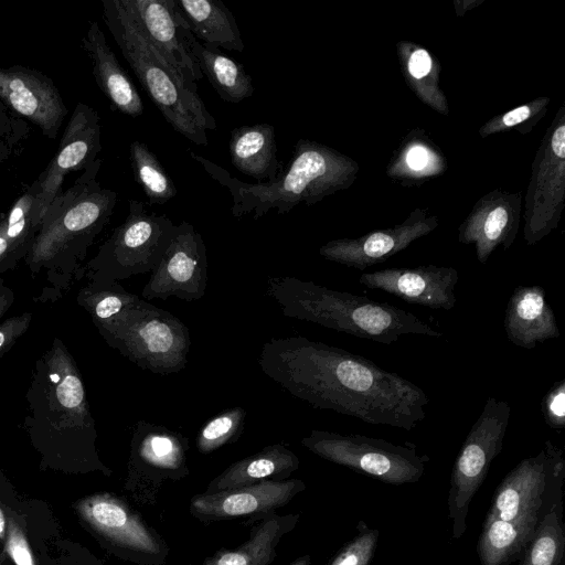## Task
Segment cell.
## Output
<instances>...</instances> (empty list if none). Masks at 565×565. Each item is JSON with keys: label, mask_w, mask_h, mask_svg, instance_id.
<instances>
[{"label": "cell", "mask_w": 565, "mask_h": 565, "mask_svg": "<svg viewBox=\"0 0 565 565\" xmlns=\"http://www.w3.org/2000/svg\"><path fill=\"white\" fill-rule=\"evenodd\" d=\"M103 20L138 82L167 122L199 146H207V130L216 120L203 100L163 60L138 29L120 0H103Z\"/></svg>", "instance_id": "3957f363"}, {"label": "cell", "mask_w": 565, "mask_h": 565, "mask_svg": "<svg viewBox=\"0 0 565 565\" xmlns=\"http://www.w3.org/2000/svg\"><path fill=\"white\" fill-rule=\"evenodd\" d=\"M135 181L148 198V204H164L175 196L177 188L148 145L135 140L129 146Z\"/></svg>", "instance_id": "83f0119b"}, {"label": "cell", "mask_w": 565, "mask_h": 565, "mask_svg": "<svg viewBox=\"0 0 565 565\" xmlns=\"http://www.w3.org/2000/svg\"><path fill=\"white\" fill-rule=\"evenodd\" d=\"M541 409L545 423L553 429L565 426V380L556 381L543 396Z\"/></svg>", "instance_id": "d6a6232c"}, {"label": "cell", "mask_w": 565, "mask_h": 565, "mask_svg": "<svg viewBox=\"0 0 565 565\" xmlns=\"http://www.w3.org/2000/svg\"><path fill=\"white\" fill-rule=\"evenodd\" d=\"M177 225L167 215L148 212L130 200L126 220L100 246L88 266L94 282H107L151 273L169 246Z\"/></svg>", "instance_id": "52a82bcc"}, {"label": "cell", "mask_w": 565, "mask_h": 565, "mask_svg": "<svg viewBox=\"0 0 565 565\" xmlns=\"http://www.w3.org/2000/svg\"><path fill=\"white\" fill-rule=\"evenodd\" d=\"M299 514L270 513L250 529L249 537L238 547L221 550L204 559L203 565H269L277 556L282 536L295 529Z\"/></svg>", "instance_id": "603a6c76"}, {"label": "cell", "mask_w": 565, "mask_h": 565, "mask_svg": "<svg viewBox=\"0 0 565 565\" xmlns=\"http://www.w3.org/2000/svg\"><path fill=\"white\" fill-rule=\"evenodd\" d=\"M530 116V108L527 106L518 107L509 113H507L502 121L505 126H514L524 121Z\"/></svg>", "instance_id": "ab89813d"}, {"label": "cell", "mask_w": 565, "mask_h": 565, "mask_svg": "<svg viewBox=\"0 0 565 565\" xmlns=\"http://www.w3.org/2000/svg\"><path fill=\"white\" fill-rule=\"evenodd\" d=\"M245 418L246 411L238 406L224 409L210 418L196 435L198 450L207 455L226 444L236 441L243 433Z\"/></svg>", "instance_id": "4dcf8cb0"}, {"label": "cell", "mask_w": 565, "mask_h": 565, "mask_svg": "<svg viewBox=\"0 0 565 565\" xmlns=\"http://www.w3.org/2000/svg\"><path fill=\"white\" fill-rule=\"evenodd\" d=\"M306 489L299 479L267 480L214 493H200L190 501V513L202 522L258 518L274 513Z\"/></svg>", "instance_id": "5bb4252c"}, {"label": "cell", "mask_w": 565, "mask_h": 565, "mask_svg": "<svg viewBox=\"0 0 565 565\" xmlns=\"http://www.w3.org/2000/svg\"><path fill=\"white\" fill-rule=\"evenodd\" d=\"M267 294L288 318L383 344L396 342L405 334L443 337V332L414 313L388 302L333 290L296 277H268Z\"/></svg>", "instance_id": "7a4b0ae2"}, {"label": "cell", "mask_w": 565, "mask_h": 565, "mask_svg": "<svg viewBox=\"0 0 565 565\" xmlns=\"http://www.w3.org/2000/svg\"><path fill=\"white\" fill-rule=\"evenodd\" d=\"M537 523L539 520L484 519L477 544L481 565H510L520 561Z\"/></svg>", "instance_id": "484cf974"}, {"label": "cell", "mask_w": 565, "mask_h": 565, "mask_svg": "<svg viewBox=\"0 0 565 565\" xmlns=\"http://www.w3.org/2000/svg\"><path fill=\"white\" fill-rule=\"evenodd\" d=\"M260 370L295 397L372 425L412 430L429 398L415 383L365 356L300 335L271 338Z\"/></svg>", "instance_id": "6da1fadb"}, {"label": "cell", "mask_w": 565, "mask_h": 565, "mask_svg": "<svg viewBox=\"0 0 565 565\" xmlns=\"http://www.w3.org/2000/svg\"><path fill=\"white\" fill-rule=\"evenodd\" d=\"M89 524L118 546L141 557L142 563L164 558L166 545L159 535L127 504L110 495H95L81 504Z\"/></svg>", "instance_id": "e0dca14e"}, {"label": "cell", "mask_w": 565, "mask_h": 565, "mask_svg": "<svg viewBox=\"0 0 565 565\" xmlns=\"http://www.w3.org/2000/svg\"><path fill=\"white\" fill-rule=\"evenodd\" d=\"M301 444L328 461L392 486L417 482L430 460L427 455L418 454L414 445H397L360 434L313 429Z\"/></svg>", "instance_id": "ba28073f"}, {"label": "cell", "mask_w": 565, "mask_h": 565, "mask_svg": "<svg viewBox=\"0 0 565 565\" xmlns=\"http://www.w3.org/2000/svg\"><path fill=\"white\" fill-rule=\"evenodd\" d=\"M288 565H311L310 555H302Z\"/></svg>", "instance_id": "b9f144b4"}, {"label": "cell", "mask_w": 565, "mask_h": 565, "mask_svg": "<svg viewBox=\"0 0 565 565\" xmlns=\"http://www.w3.org/2000/svg\"><path fill=\"white\" fill-rule=\"evenodd\" d=\"M406 161L412 169L419 170L427 163V152L422 147H415L408 151Z\"/></svg>", "instance_id": "74e56055"}, {"label": "cell", "mask_w": 565, "mask_h": 565, "mask_svg": "<svg viewBox=\"0 0 565 565\" xmlns=\"http://www.w3.org/2000/svg\"><path fill=\"white\" fill-rule=\"evenodd\" d=\"M185 36L203 76L224 102L239 103L252 96L253 79L241 63L224 55L218 47L198 41L188 28Z\"/></svg>", "instance_id": "d4e9b609"}, {"label": "cell", "mask_w": 565, "mask_h": 565, "mask_svg": "<svg viewBox=\"0 0 565 565\" xmlns=\"http://www.w3.org/2000/svg\"><path fill=\"white\" fill-rule=\"evenodd\" d=\"M503 328L511 343L529 350L561 335L555 313L539 285L515 287L504 310Z\"/></svg>", "instance_id": "d6986e66"}, {"label": "cell", "mask_w": 565, "mask_h": 565, "mask_svg": "<svg viewBox=\"0 0 565 565\" xmlns=\"http://www.w3.org/2000/svg\"><path fill=\"white\" fill-rule=\"evenodd\" d=\"M228 150L232 164L257 182H273L282 171L277 157L275 129L262 122L231 131Z\"/></svg>", "instance_id": "44dd1931"}, {"label": "cell", "mask_w": 565, "mask_h": 565, "mask_svg": "<svg viewBox=\"0 0 565 565\" xmlns=\"http://www.w3.org/2000/svg\"><path fill=\"white\" fill-rule=\"evenodd\" d=\"M511 416L504 399L489 397L471 426L452 466L448 492L451 537L460 539L467 530L470 503L483 483L490 465L501 452Z\"/></svg>", "instance_id": "9c48e42d"}, {"label": "cell", "mask_w": 565, "mask_h": 565, "mask_svg": "<svg viewBox=\"0 0 565 565\" xmlns=\"http://www.w3.org/2000/svg\"><path fill=\"white\" fill-rule=\"evenodd\" d=\"M431 60L426 51L417 50L412 54L408 63V68L414 77H424L429 72Z\"/></svg>", "instance_id": "d590c367"}, {"label": "cell", "mask_w": 565, "mask_h": 565, "mask_svg": "<svg viewBox=\"0 0 565 565\" xmlns=\"http://www.w3.org/2000/svg\"><path fill=\"white\" fill-rule=\"evenodd\" d=\"M551 146L554 154L565 159V126L561 125L553 134Z\"/></svg>", "instance_id": "f35d334b"}, {"label": "cell", "mask_w": 565, "mask_h": 565, "mask_svg": "<svg viewBox=\"0 0 565 565\" xmlns=\"http://www.w3.org/2000/svg\"><path fill=\"white\" fill-rule=\"evenodd\" d=\"M358 533L342 546L329 565H369L374 556L380 531L371 529L360 520L356 525Z\"/></svg>", "instance_id": "1f68e13d"}, {"label": "cell", "mask_w": 565, "mask_h": 565, "mask_svg": "<svg viewBox=\"0 0 565 565\" xmlns=\"http://www.w3.org/2000/svg\"><path fill=\"white\" fill-rule=\"evenodd\" d=\"M0 100L55 139L67 108L53 81L44 73L14 65L0 68Z\"/></svg>", "instance_id": "9a60e30c"}, {"label": "cell", "mask_w": 565, "mask_h": 565, "mask_svg": "<svg viewBox=\"0 0 565 565\" xmlns=\"http://www.w3.org/2000/svg\"><path fill=\"white\" fill-rule=\"evenodd\" d=\"M189 440L180 433L143 419L132 431L130 469L141 480L180 479L189 473Z\"/></svg>", "instance_id": "ac0fdd59"}, {"label": "cell", "mask_w": 565, "mask_h": 565, "mask_svg": "<svg viewBox=\"0 0 565 565\" xmlns=\"http://www.w3.org/2000/svg\"><path fill=\"white\" fill-rule=\"evenodd\" d=\"M102 159H96L74 183L50 203L26 255L33 270L84 258L87 248L109 223L117 193L97 180Z\"/></svg>", "instance_id": "277c9868"}, {"label": "cell", "mask_w": 565, "mask_h": 565, "mask_svg": "<svg viewBox=\"0 0 565 565\" xmlns=\"http://www.w3.org/2000/svg\"><path fill=\"white\" fill-rule=\"evenodd\" d=\"M120 1L154 50L198 93L195 82L203 74L190 51L186 25L175 0Z\"/></svg>", "instance_id": "4fadbf2b"}, {"label": "cell", "mask_w": 565, "mask_h": 565, "mask_svg": "<svg viewBox=\"0 0 565 565\" xmlns=\"http://www.w3.org/2000/svg\"><path fill=\"white\" fill-rule=\"evenodd\" d=\"M31 319V312H23L7 319L0 324V358L26 332Z\"/></svg>", "instance_id": "836d02e7"}, {"label": "cell", "mask_w": 565, "mask_h": 565, "mask_svg": "<svg viewBox=\"0 0 565 565\" xmlns=\"http://www.w3.org/2000/svg\"><path fill=\"white\" fill-rule=\"evenodd\" d=\"M565 458L550 439L540 452L522 459L498 486L486 519L540 520L563 502Z\"/></svg>", "instance_id": "30bf717a"}, {"label": "cell", "mask_w": 565, "mask_h": 565, "mask_svg": "<svg viewBox=\"0 0 565 565\" xmlns=\"http://www.w3.org/2000/svg\"><path fill=\"white\" fill-rule=\"evenodd\" d=\"M139 299L137 295L126 291L116 280L94 282L79 295L82 306L89 311L95 323L117 316Z\"/></svg>", "instance_id": "f546056e"}, {"label": "cell", "mask_w": 565, "mask_h": 565, "mask_svg": "<svg viewBox=\"0 0 565 565\" xmlns=\"http://www.w3.org/2000/svg\"><path fill=\"white\" fill-rule=\"evenodd\" d=\"M12 248L11 244L8 241L4 234V225L3 220L0 221V270H6L9 267H12Z\"/></svg>", "instance_id": "8d00e7d4"}, {"label": "cell", "mask_w": 565, "mask_h": 565, "mask_svg": "<svg viewBox=\"0 0 565 565\" xmlns=\"http://www.w3.org/2000/svg\"><path fill=\"white\" fill-rule=\"evenodd\" d=\"M34 182L10 207L3 220L4 234L11 244L12 259L15 264L22 256L28 255L34 242L38 228L32 223V206L36 195Z\"/></svg>", "instance_id": "f1b7e54d"}, {"label": "cell", "mask_w": 565, "mask_h": 565, "mask_svg": "<svg viewBox=\"0 0 565 565\" xmlns=\"http://www.w3.org/2000/svg\"><path fill=\"white\" fill-rule=\"evenodd\" d=\"M102 125L97 111L83 103L74 108L64 129L58 149L46 169L35 180L36 195L32 206V223L39 230L50 203L61 192L65 177L84 170L102 150Z\"/></svg>", "instance_id": "8fae6325"}, {"label": "cell", "mask_w": 565, "mask_h": 565, "mask_svg": "<svg viewBox=\"0 0 565 565\" xmlns=\"http://www.w3.org/2000/svg\"><path fill=\"white\" fill-rule=\"evenodd\" d=\"M458 280L456 269L433 265L388 268L359 277V282L370 289L383 290L412 305L444 310L452 309L456 303Z\"/></svg>", "instance_id": "2e32d148"}, {"label": "cell", "mask_w": 565, "mask_h": 565, "mask_svg": "<svg viewBox=\"0 0 565 565\" xmlns=\"http://www.w3.org/2000/svg\"><path fill=\"white\" fill-rule=\"evenodd\" d=\"M186 28L202 43L228 51L245 47L232 12L220 0H175Z\"/></svg>", "instance_id": "cb8c5ba5"}, {"label": "cell", "mask_w": 565, "mask_h": 565, "mask_svg": "<svg viewBox=\"0 0 565 565\" xmlns=\"http://www.w3.org/2000/svg\"><path fill=\"white\" fill-rule=\"evenodd\" d=\"M8 553L15 565H35L30 546L19 527L12 522L7 543Z\"/></svg>", "instance_id": "e575fe53"}, {"label": "cell", "mask_w": 565, "mask_h": 565, "mask_svg": "<svg viewBox=\"0 0 565 565\" xmlns=\"http://www.w3.org/2000/svg\"><path fill=\"white\" fill-rule=\"evenodd\" d=\"M14 300L12 290L7 287L3 280L0 278V319L9 310Z\"/></svg>", "instance_id": "60d3db41"}, {"label": "cell", "mask_w": 565, "mask_h": 565, "mask_svg": "<svg viewBox=\"0 0 565 565\" xmlns=\"http://www.w3.org/2000/svg\"><path fill=\"white\" fill-rule=\"evenodd\" d=\"M6 531V519L2 513V510L0 509V537H3Z\"/></svg>", "instance_id": "7bdbcfd3"}, {"label": "cell", "mask_w": 565, "mask_h": 565, "mask_svg": "<svg viewBox=\"0 0 565 565\" xmlns=\"http://www.w3.org/2000/svg\"><path fill=\"white\" fill-rule=\"evenodd\" d=\"M207 286V255L201 234L186 221L177 225L174 235L158 265L151 271L141 296L145 299L177 297L185 301L201 299Z\"/></svg>", "instance_id": "7c38bea8"}, {"label": "cell", "mask_w": 565, "mask_h": 565, "mask_svg": "<svg viewBox=\"0 0 565 565\" xmlns=\"http://www.w3.org/2000/svg\"><path fill=\"white\" fill-rule=\"evenodd\" d=\"M82 47L92 62L95 82L109 100L111 108L134 118L142 115V99L108 45L97 21L89 23L82 39Z\"/></svg>", "instance_id": "ffe728a7"}, {"label": "cell", "mask_w": 565, "mask_h": 565, "mask_svg": "<svg viewBox=\"0 0 565 565\" xmlns=\"http://www.w3.org/2000/svg\"><path fill=\"white\" fill-rule=\"evenodd\" d=\"M189 153L230 191L235 217L253 214V218L257 220L273 209L284 214L301 202L311 204L328 190L333 179L329 153L308 140L297 142L288 168L273 182L254 184L233 178L220 166L192 151Z\"/></svg>", "instance_id": "5b68a950"}, {"label": "cell", "mask_w": 565, "mask_h": 565, "mask_svg": "<svg viewBox=\"0 0 565 565\" xmlns=\"http://www.w3.org/2000/svg\"><path fill=\"white\" fill-rule=\"evenodd\" d=\"M563 502L542 515L519 565H565Z\"/></svg>", "instance_id": "4316f807"}, {"label": "cell", "mask_w": 565, "mask_h": 565, "mask_svg": "<svg viewBox=\"0 0 565 565\" xmlns=\"http://www.w3.org/2000/svg\"><path fill=\"white\" fill-rule=\"evenodd\" d=\"M299 465V458L290 449L281 444L269 445L227 467L209 483L205 493L267 480H286Z\"/></svg>", "instance_id": "7402d4cb"}, {"label": "cell", "mask_w": 565, "mask_h": 565, "mask_svg": "<svg viewBox=\"0 0 565 565\" xmlns=\"http://www.w3.org/2000/svg\"><path fill=\"white\" fill-rule=\"evenodd\" d=\"M106 342L143 370L167 375L184 369L190 330L173 313L142 299L95 323Z\"/></svg>", "instance_id": "8992f818"}]
</instances>
